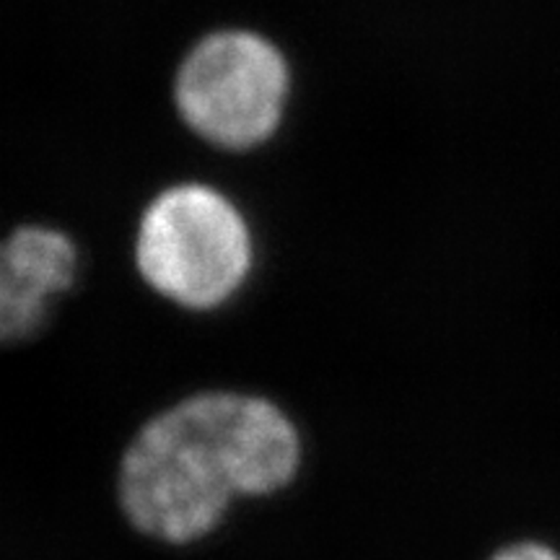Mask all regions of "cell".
<instances>
[{
    "mask_svg": "<svg viewBox=\"0 0 560 560\" xmlns=\"http://www.w3.org/2000/svg\"><path fill=\"white\" fill-rule=\"evenodd\" d=\"M490 560H560V552L545 542L522 540L501 548Z\"/></svg>",
    "mask_w": 560,
    "mask_h": 560,
    "instance_id": "5",
    "label": "cell"
},
{
    "mask_svg": "<svg viewBox=\"0 0 560 560\" xmlns=\"http://www.w3.org/2000/svg\"><path fill=\"white\" fill-rule=\"evenodd\" d=\"M79 244L52 226H19L0 244V342L30 338L52 301L73 289Z\"/></svg>",
    "mask_w": 560,
    "mask_h": 560,
    "instance_id": "4",
    "label": "cell"
},
{
    "mask_svg": "<svg viewBox=\"0 0 560 560\" xmlns=\"http://www.w3.org/2000/svg\"><path fill=\"white\" fill-rule=\"evenodd\" d=\"M301 465L293 420L268 397L198 392L136 433L120 467L128 522L161 542L210 535L231 503L291 486Z\"/></svg>",
    "mask_w": 560,
    "mask_h": 560,
    "instance_id": "1",
    "label": "cell"
},
{
    "mask_svg": "<svg viewBox=\"0 0 560 560\" xmlns=\"http://www.w3.org/2000/svg\"><path fill=\"white\" fill-rule=\"evenodd\" d=\"M132 260L156 296L187 312H213L249 280L255 240L226 192L187 179L159 190L140 210Z\"/></svg>",
    "mask_w": 560,
    "mask_h": 560,
    "instance_id": "2",
    "label": "cell"
},
{
    "mask_svg": "<svg viewBox=\"0 0 560 560\" xmlns=\"http://www.w3.org/2000/svg\"><path fill=\"white\" fill-rule=\"evenodd\" d=\"M291 86L289 58L276 42L247 26H223L202 34L179 60L172 100L202 143L247 153L280 130Z\"/></svg>",
    "mask_w": 560,
    "mask_h": 560,
    "instance_id": "3",
    "label": "cell"
}]
</instances>
